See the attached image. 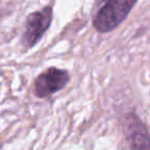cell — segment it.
<instances>
[{
    "instance_id": "1",
    "label": "cell",
    "mask_w": 150,
    "mask_h": 150,
    "mask_svg": "<svg viewBox=\"0 0 150 150\" xmlns=\"http://www.w3.org/2000/svg\"><path fill=\"white\" fill-rule=\"evenodd\" d=\"M138 0H96L93 6V26L99 33L116 29L127 18Z\"/></svg>"
},
{
    "instance_id": "2",
    "label": "cell",
    "mask_w": 150,
    "mask_h": 150,
    "mask_svg": "<svg viewBox=\"0 0 150 150\" xmlns=\"http://www.w3.org/2000/svg\"><path fill=\"white\" fill-rule=\"evenodd\" d=\"M52 21V7L47 5L26 18L21 42L27 50L35 46L48 30Z\"/></svg>"
},
{
    "instance_id": "3",
    "label": "cell",
    "mask_w": 150,
    "mask_h": 150,
    "mask_svg": "<svg viewBox=\"0 0 150 150\" xmlns=\"http://www.w3.org/2000/svg\"><path fill=\"white\" fill-rule=\"evenodd\" d=\"M70 81V74L67 70L50 67L35 78L33 93L38 99L47 98L62 91Z\"/></svg>"
},
{
    "instance_id": "4",
    "label": "cell",
    "mask_w": 150,
    "mask_h": 150,
    "mask_svg": "<svg viewBox=\"0 0 150 150\" xmlns=\"http://www.w3.org/2000/svg\"><path fill=\"white\" fill-rule=\"evenodd\" d=\"M122 129L131 150L150 149L147 127L135 112L125 115Z\"/></svg>"
}]
</instances>
